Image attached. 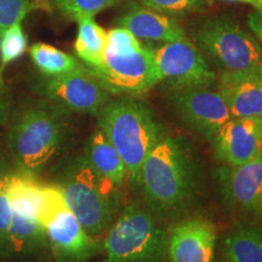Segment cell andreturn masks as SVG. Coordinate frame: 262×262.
I'll list each match as a JSON object with an SVG mask.
<instances>
[{
	"label": "cell",
	"mask_w": 262,
	"mask_h": 262,
	"mask_svg": "<svg viewBox=\"0 0 262 262\" xmlns=\"http://www.w3.org/2000/svg\"><path fill=\"white\" fill-rule=\"evenodd\" d=\"M201 182V168L192 146L182 137L166 133L141 166L137 187L146 208L163 221L191 210Z\"/></svg>",
	"instance_id": "6da1fadb"
},
{
	"label": "cell",
	"mask_w": 262,
	"mask_h": 262,
	"mask_svg": "<svg viewBox=\"0 0 262 262\" xmlns=\"http://www.w3.org/2000/svg\"><path fill=\"white\" fill-rule=\"evenodd\" d=\"M66 116L47 101L28 104L9 118L6 147L21 171L37 175L60 153L67 136Z\"/></svg>",
	"instance_id": "7a4b0ae2"
},
{
	"label": "cell",
	"mask_w": 262,
	"mask_h": 262,
	"mask_svg": "<svg viewBox=\"0 0 262 262\" xmlns=\"http://www.w3.org/2000/svg\"><path fill=\"white\" fill-rule=\"evenodd\" d=\"M95 116L98 129L119 153L131 186L137 187L141 166L165 127L146 103L133 97L110 100Z\"/></svg>",
	"instance_id": "3957f363"
},
{
	"label": "cell",
	"mask_w": 262,
	"mask_h": 262,
	"mask_svg": "<svg viewBox=\"0 0 262 262\" xmlns=\"http://www.w3.org/2000/svg\"><path fill=\"white\" fill-rule=\"evenodd\" d=\"M58 178L66 205L94 237L106 232L122 212L120 187L100 175L84 156L66 162Z\"/></svg>",
	"instance_id": "277c9868"
},
{
	"label": "cell",
	"mask_w": 262,
	"mask_h": 262,
	"mask_svg": "<svg viewBox=\"0 0 262 262\" xmlns=\"http://www.w3.org/2000/svg\"><path fill=\"white\" fill-rule=\"evenodd\" d=\"M106 232L96 262H170L168 228L139 203L126 205Z\"/></svg>",
	"instance_id": "5b68a950"
},
{
	"label": "cell",
	"mask_w": 262,
	"mask_h": 262,
	"mask_svg": "<svg viewBox=\"0 0 262 262\" xmlns=\"http://www.w3.org/2000/svg\"><path fill=\"white\" fill-rule=\"evenodd\" d=\"M195 39L199 49L222 72L262 70V49L256 38L231 19H209L196 32Z\"/></svg>",
	"instance_id": "8992f818"
},
{
	"label": "cell",
	"mask_w": 262,
	"mask_h": 262,
	"mask_svg": "<svg viewBox=\"0 0 262 262\" xmlns=\"http://www.w3.org/2000/svg\"><path fill=\"white\" fill-rule=\"evenodd\" d=\"M89 70L110 94L139 96L160 83L155 50L143 45L125 51L106 49L102 63Z\"/></svg>",
	"instance_id": "52a82bcc"
},
{
	"label": "cell",
	"mask_w": 262,
	"mask_h": 262,
	"mask_svg": "<svg viewBox=\"0 0 262 262\" xmlns=\"http://www.w3.org/2000/svg\"><path fill=\"white\" fill-rule=\"evenodd\" d=\"M155 62L160 83L173 90L211 86L216 75L202 51L187 39L165 42L155 50Z\"/></svg>",
	"instance_id": "ba28073f"
},
{
	"label": "cell",
	"mask_w": 262,
	"mask_h": 262,
	"mask_svg": "<svg viewBox=\"0 0 262 262\" xmlns=\"http://www.w3.org/2000/svg\"><path fill=\"white\" fill-rule=\"evenodd\" d=\"M48 102L66 113H91L111 100V95L88 67L72 73L48 77L41 84Z\"/></svg>",
	"instance_id": "9c48e42d"
},
{
	"label": "cell",
	"mask_w": 262,
	"mask_h": 262,
	"mask_svg": "<svg viewBox=\"0 0 262 262\" xmlns=\"http://www.w3.org/2000/svg\"><path fill=\"white\" fill-rule=\"evenodd\" d=\"M172 102L182 122L208 141L232 118L222 95L210 86L175 90Z\"/></svg>",
	"instance_id": "30bf717a"
},
{
	"label": "cell",
	"mask_w": 262,
	"mask_h": 262,
	"mask_svg": "<svg viewBox=\"0 0 262 262\" xmlns=\"http://www.w3.org/2000/svg\"><path fill=\"white\" fill-rule=\"evenodd\" d=\"M47 239L56 262H89L101 253V243L67 208L58 209L47 225Z\"/></svg>",
	"instance_id": "8fae6325"
},
{
	"label": "cell",
	"mask_w": 262,
	"mask_h": 262,
	"mask_svg": "<svg viewBox=\"0 0 262 262\" xmlns=\"http://www.w3.org/2000/svg\"><path fill=\"white\" fill-rule=\"evenodd\" d=\"M216 159L242 165L262 152V118H231L211 139Z\"/></svg>",
	"instance_id": "7c38bea8"
},
{
	"label": "cell",
	"mask_w": 262,
	"mask_h": 262,
	"mask_svg": "<svg viewBox=\"0 0 262 262\" xmlns=\"http://www.w3.org/2000/svg\"><path fill=\"white\" fill-rule=\"evenodd\" d=\"M221 196L229 208L245 212H261L262 152L242 165H224L217 170Z\"/></svg>",
	"instance_id": "4fadbf2b"
},
{
	"label": "cell",
	"mask_w": 262,
	"mask_h": 262,
	"mask_svg": "<svg viewBox=\"0 0 262 262\" xmlns=\"http://www.w3.org/2000/svg\"><path fill=\"white\" fill-rule=\"evenodd\" d=\"M216 228L203 217H186L168 229L170 262H214Z\"/></svg>",
	"instance_id": "5bb4252c"
},
{
	"label": "cell",
	"mask_w": 262,
	"mask_h": 262,
	"mask_svg": "<svg viewBox=\"0 0 262 262\" xmlns=\"http://www.w3.org/2000/svg\"><path fill=\"white\" fill-rule=\"evenodd\" d=\"M217 86L232 118H262V70L222 72Z\"/></svg>",
	"instance_id": "9a60e30c"
},
{
	"label": "cell",
	"mask_w": 262,
	"mask_h": 262,
	"mask_svg": "<svg viewBox=\"0 0 262 262\" xmlns=\"http://www.w3.org/2000/svg\"><path fill=\"white\" fill-rule=\"evenodd\" d=\"M118 22L120 27L129 29L137 39L143 40L165 44L186 38L181 26L172 18L136 4H131Z\"/></svg>",
	"instance_id": "2e32d148"
},
{
	"label": "cell",
	"mask_w": 262,
	"mask_h": 262,
	"mask_svg": "<svg viewBox=\"0 0 262 262\" xmlns=\"http://www.w3.org/2000/svg\"><path fill=\"white\" fill-rule=\"evenodd\" d=\"M84 157L96 171L122 188L127 179L126 168L119 153L97 127L85 146Z\"/></svg>",
	"instance_id": "e0dca14e"
},
{
	"label": "cell",
	"mask_w": 262,
	"mask_h": 262,
	"mask_svg": "<svg viewBox=\"0 0 262 262\" xmlns=\"http://www.w3.org/2000/svg\"><path fill=\"white\" fill-rule=\"evenodd\" d=\"M221 262H262V231L238 226L226 235L220 245Z\"/></svg>",
	"instance_id": "ac0fdd59"
},
{
	"label": "cell",
	"mask_w": 262,
	"mask_h": 262,
	"mask_svg": "<svg viewBox=\"0 0 262 262\" xmlns=\"http://www.w3.org/2000/svg\"><path fill=\"white\" fill-rule=\"evenodd\" d=\"M77 39L74 50L77 56L88 68H96L102 63L107 44V32L95 22L94 16L84 15L78 17Z\"/></svg>",
	"instance_id": "d6986e66"
},
{
	"label": "cell",
	"mask_w": 262,
	"mask_h": 262,
	"mask_svg": "<svg viewBox=\"0 0 262 262\" xmlns=\"http://www.w3.org/2000/svg\"><path fill=\"white\" fill-rule=\"evenodd\" d=\"M29 55L35 67L47 77L68 74L85 67L77 58L44 42L33 44L29 49Z\"/></svg>",
	"instance_id": "ffe728a7"
},
{
	"label": "cell",
	"mask_w": 262,
	"mask_h": 262,
	"mask_svg": "<svg viewBox=\"0 0 262 262\" xmlns=\"http://www.w3.org/2000/svg\"><path fill=\"white\" fill-rule=\"evenodd\" d=\"M18 168L9 155L0 149V258L4 251L6 233L11 221V205H10L9 187L12 176Z\"/></svg>",
	"instance_id": "44dd1931"
},
{
	"label": "cell",
	"mask_w": 262,
	"mask_h": 262,
	"mask_svg": "<svg viewBox=\"0 0 262 262\" xmlns=\"http://www.w3.org/2000/svg\"><path fill=\"white\" fill-rule=\"evenodd\" d=\"M27 50L26 37L22 21H18L3 32L0 35V61L2 68L18 60Z\"/></svg>",
	"instance_id": "7402d4cb"
},
{
	"label": "cell",
	"mask_w": 262,
	"mask_h": 262,
	"mask_svg": "<svg viewBox=\"0 0 262 262\" xmlns=\"http://www.w3.org/2000/svg\"><path fill=\"white\" fill-rule=\"evenodd\" d=\"M66 17L77 19L84 15L95 16L120 0H44Z\"/></svg>",
	"instance_id": "603a6c76"
},
{
	"label": "cell",
	"mask_w": 262,
	"mask_h": 262,
	"mask_svg": "<svg viewBox=\"0 0 262 262\" xmlns=\"http://www.w3.org/2000/svg\"><path fill=\"white\" fill-rule=\"evenodd\" d=\"M35 8V0H0V35Z\"/></svg>",
	"instance_id": "cb8c5ba5"
},
{
	"label": "cell",
	"mask_w": 262,
	"mask_h": 262,
	"mask_svg": "<svg viewBox=\"0 0 262 262\" xmlns=\"http://www.w3.org/2000/svg\"><path fill=\"white\" fill-rule=\"evenodd\" d=\"M141 3L157 12L181 14L203 8L205 0H141Z\"/></svg>",
	"instance_id": "d4e9b609"
},
{
	"label": "cell",
	"mask_w": 262,
	"mask_h": 262,
	"mask_svg": "<svg viewBox=\"0 0 262 262\" xmlns=\"http://www.w3.org/2000/svg\"><path fill=\"white\" fill-rule=\"evenodd\" d=\"M141 45L142 44L139 41V39L129 29L124 27L113 28L107 33L106 49L117 51H125L134 50V49L140 48Z\"/></svg>",
	"instance_id": "484cf974"
},
{
	"label": "cell",
	"mask_w": 262,
	"mask_h": 262,
	"mask_svg": "<svg viewBox=\"0 0 262 262\" xmlns=\"http://www.w3.org/2000/svg\"><path fill=\"white\" fill-rule=\"evenodd\" d=\"M10 91L4 79V68L0 67V125H5L10 118Z\"/></svg>",
	"instance_id": "4316f807"
},
{
	"label": "cell",
	"mask_w": 262,
	"mask_h": 262,
	"mask_svg": "<svg viewBox=\"0 0 262 262\" xmlns=\"http://www.w3.org/2000/svg\"><path fill=\"white\" fill-rule=\"evenodd\" d=\"M248 26L262 49V9H256L248 16Z\"/></svg>",
	"instance_id": "83f0119b"
},
{
	"label": "cell",
	"mask_w": 262,
	"mask_h": 262,
	"mask_svg": "<svg viewBox=\"0 0 262 262\" xmlns=\"http://www.w3.org/2000/svg\"><path fill=\"white\" fill-rule=\"evenodd\" d=\"M227 2H235V3H244L254 6L255 9H262V0H227Z\"/></svg>",
	"instance_id": "f1b7e54d"
},
{
	"label": "cell",
	"mask_w": 262,
	"mask_h": 262,
	"mask_svg": "<svg viewBox=\"0 0 262 262\" xmlns=\"http://www.w3.org/2000/svg\"><path fill=\"white\" fill-rule=\"evenodd\" d=\"M0 262H25L19 260H11V258H0Z\"/></svg>",
	"instance_id": "f546056e"
},
{
	"label": "cell",
	"mask_w": 262,
	"mask_h": 262,
	"mask_svg": "<svg viewBox=\"0 0 262 262\" xmlns=\"http://www.w3.org/2000/svg\"><path fill=\"white\" fill-rule=\"evenodd\" d=\"M261 211H262V208H261Z\"/></svg>",
	"instance_id": "4dcf8cb0"
}]
</instances>
